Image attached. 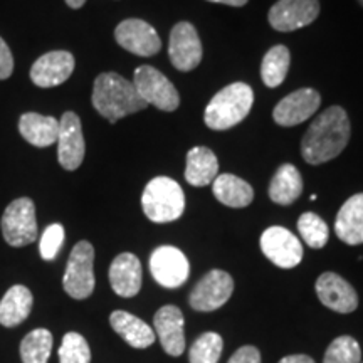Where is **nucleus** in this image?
<instances>
[{"label": "nucleus", "instance_id": "37", "mask_svg": "<svg viewBox=\"0 0 363 363\" xmlns=\"http://www.w3.org/2000/svg\"><path fill=\"white\" fill-rule=\"evenodd\" d=\"M207 2L224 4V6H230V7H242V6H246L249 0H207Z\"/></svg>", "mask_w": 363, "mask_h": 363}, {"label": "nucleus", "instance_id": "11", "mask_svg": "<svg viewBox=\"0 0 363 363\" xmlns=\"http://www.w3.org/2000/svg\"><path fill=\"white\" fill-rule=\"evenodd\" d=\"M261 249L272 264L283 269L296 267L303 259V246L299 239L279 225L269 227L262 233Z\"/></svg>", "mask_w": 363, "mask_h": 363}, {"label": "nucleus", "instance_id": "3", "mask_svg": "<svg viewBox=\"0 0 363 363\" xmlns=\"http://www.w3.org/2000/svg\"><path fill=\"white\" fill-rule=\"evenodd\" d=\"M254 103V93L246 83H233L220 89L203 113V121L211 130L224 131L246 120Z\"/></svg>", "mask_w": 363, "mask_h": 363}, {"label": "nucleus", "instance_id": "16", "mask_svg": "<svg viewBox=\"0 0 363 363\" xmlns=\"http://www.w3.org/2000/svg\"><path fill=\"white\" fill-rule=\"evenodd\" d=\"M316 294L326 308L337 313H353L358 308V294L353 286L337 272H323L316 281Z\"/></svg>", "mask_w": 363, "mask_h": 363}, {"label": "nucleus", "instance_id": "12", "mask_svg": "<svg viewBox=\"0 0 363 363\" xmlns=\"http://www.w3.org/2000/svg\"><path fill=\"white\" fill-rule=\"evenodd\" d=\"M320 16V0H279L269 11V24L279 33H293Z\"/></svg>", "mask_w": 363, "mask_h": 363}, {"label": "nucleus", "instance_id": "8", "mask_svg": "<svg viewBox=\"0 0 363 363\" xmlns=\"http://www.w3.org/2000/svg\"><path fill=\"white\" fill-rule=\"evenodd\" d=\"M233 291L234 281L229 272L212 269L195 284L189 296V303L195 311H214L229 301Z\"/></svg>", "mask_w": 363, "mask_h": 363}, {"label": "nucleus", "instance_id": "28", "mask_svg": "<svg viewBox=\"0 0 363 363\" xmlns=\"http://www.w3.org/2000/svg\"><path fill=\"white\" fill-rule=\"evenodd\" d=\"M52 350V335L45 328L33 330L21 343L22 363H48Z\"/></svg>", "mask_w": 363, "mask_h": 363}, {"label": "nucleus", "instance_id": "21", "mask_svg": "<svg viewBox=\"0 0 363 363\" xmlns=\"http://www.w3.org/2000/svg\"><path fill=\"white\" fill-rule=\"evenodd\" d=\"M111 328L125 340L130 347L145 350V348L152 347L155 342L157 335L152 330V326L140 320L138 316L131 315L126 311H113L110 316Z\"/></svg>", "mask_w": 363, "mask_h": 363}, {"label": "nucleus", "instance_id": "17", "mask_svg": "<svg viewBox=\"0 0 363 363\" xmlns=\"http://www.w3.org/2000/svg\"><path fill=\"white\" fill-rule=\"evenodd\" d=\"M74 56L67 51H52L40 56L30 67V79L39 88H54L71 78Z\"/></svg>", "mask_w": 363, "mask_h": 363}, {"label": "nucleus", "instance_id": "10", "mask_svg": "<svg viewBox=\"0 0 363 363\" xmlns=\"http://www.w3.org/2000/svg\"><path fill=\"white\" fill-rule=\"evenodd\" d=\"M57 160L67 172H74L84 160L86 145L79 116L74 111H66L59 120Z\"/></svg>", "mask_w": 363, "mask_h": 363}, {"label": "nucleus", "instance_id": "6", "mask_svg": "<svg viewBox=\"0 0 363 363\" xmlns=\"http://www.w3.org/2000/svg\"><path fill=\"white\" fill-rule=\"evenodd\" d=\"M2 234L9 246L24 247L38 239L35 206L29 197H21L9 203L2 216Z\"/></svg>", "mask_w": 363, "mask_h": 363}, {"label": "nucleus", "instance_id": "13", "mask_svg": "<svg viewBox=\"0 0 363 363\" xmlns=\"http://www.w3.org/2000/svg\"><path fill=\"white\" fill-rule=\"evenodd\" d=\"M169 56L179 71L189 72L201 65L202 43L197 29L190 22H179L170 33Z\"/></svg>", "mask_w": 363, "mask_h": 363}, {"label": "nucleus", "instance_id": "19", "mask_svg": "<svg viewBox=\"0 0 363 363\" xmlns=\"http://www.w3.org/2000/svg\"><path fill=\"white\" fill-rule=\"evenodd\" d=\"M142 276V262L131 252L118 254L110 266V284L121 298H133L140 293Z\"/></svg>", "mask_w": 363, "mask_h": 363}, {"label": "nucleus", "instance_id": "34", "mask_svg": "<svg viewBox=\"0 0 363 363\" xmlns=\"http://www.w3.org/2000/svg\"><path fill=\"white\" fill-rule=\"evenodd\" d=\"M13 71V57L6 40L0 38V79L11 78Z\"/></svg>", "mask_w": 363, "mask_h": 363}, {"label": "nucleus", "instance_id": "27", "mask_svg": "<svg viewBox=\"0 0 363 363\" xmlns=\"http://www.w3.org/2000/svg\"><path fill=\"white\" fill-rule=\"evenodd\" d=\"M289 49L286 45H274L266 52L261 65V78L267 88H278L288 76L289 71Z\"/></svg>", "mask_w": 363, "mask_h": 363}, {"label": "nucleus", "instance_id": "20", "mask_svg": "<svg viewBox=\"0 0 363 363\" xmlns=\"http://www.w3.org/2000/svg\"><path fill=\"white\" fill-rule=\"evenodd\" d=\"M335 233L348 246L363 244V194L348 199L338 211Z\"/></svg>", "mask_w": 363, "mask_h": 363}, {"label": "nucleus", "instance_id": "29", "mask_svg": "<svg viewBox=\"0 0 363 363\" xmlns=\"http://www.w3.org/2000/svg\"><path fill=\"white\" fill-rule=\"evenodd\" d=\"M224 342L219 333L207 331L199 337L189 348L190 363H217L222 355Z\"/></svg>", "mask_w": 363, "mask_h": 363}, {"label": "nucleus", "instance_id": "26", "mask_svg": "<svg viewBox=\"0 0 363 363\" xmlns=\"http://www.w3.org/2000/svg\"><path fill=\"white\" fill-rule=\"evenodd\" d=\"M303 192V179L291 163L281 165L269 184V199L279 206H289Z\"/></svg>", "mask_w": 363, "mask_h": 363}, {"label": "nucleus", "instance_id": "5", "mask_svg": "<svg viewBox=\"0 0 363 363\" xmlns=\"http://www.w3.org/2000/svg\"><path fill=\"white\" fill-rule=\"evenodd\" d=\"M94 247L88 240H81L72 247L66 264L62 286L74 299H86L94 291Z\"/></svg>", "mask_w": 363, "mask_h": 363}, {"label": "nucleus", "instance_id": "32", "mask_svg": "<svg viewBox=\"0 0 363 363\" xmlns=\"http://www.w3.org/2000/svg\"><path fill=\"white\" fill-rule=\"evenodd\" d=\"M59 363H91L89 345L83 335L74 331L65 335L59 348Z\"/></svg>", "mask_w": 363, "mask_h": 363}, {"label": "nucleus", "instance_id": "30", "mask_svg": "<svg viewBox=\"0 0 363 363\" xmlns=\"http://www.w3.org/2000/svg\"><path fill=\"white\" fill-rule=\"evenodd\" d=\"M298 230L301 238L311 249H321L328 242V225L320 216L313 212H305L298 219Z\"/></svg>", "mask_w": 363, "mask_h": 363}, {"label": "nucleus", "instance_id": "14", "mask_svg": "<svg viewBox=\"0 0 363 363\" xmlns=\"http://www.w3.org/2000/svg\"><path fill=\"white\" fill-rule=\"evenodd\" d=\"M115 39L121 48L136 56L150 57L162 49L157 30L142 19H126L115 29Z\"/></svg>", "mask_w": 363, "mask_h": 363}, {"label": "nucleus", "instance_id": "25", "mask_svg": "<svg viewBox=\"0 0 363 363\" xmlns=\"http://www.w3.org/2000/svg\"><path fill=\"white\" fill-rule=\"evenodd\" d=\"M212 190H214L216 199L220 203L233 208L247 207L254 199V190L246 180L230 174L217 175L212 182Z\"/></svg>", "mask_w": 363, "mask_h": 363}, {"label": "nucleus", "instance_id": "36", "mask_svg": "<svg viewBox=\"0 0 363 363\" xmlns=\"http://www.w3.org/2000/svg\"><path fill=\"white\" fill-rule=\"evenodd\" d=\"M279 363H315V360L308 355H289L281 358Z\"/></svg>", "mask_w": 363, "mask_h": 363}, {"label": "nucleus", "instance_id": "24", "mask_svg": "<svg viewBox=\"0 0 363 363\" xmlns=\"http://www.w3.org/2000/svg\"><path fill=\"white\" fill-rule=\"evenodd\" d=\"M33 293L22 284L12 286L0 299V325L12 328L21 325L33 310Z\"/></svg>", "mask_w": 363, "mask_h": 363}, {"label": "nucleus", "instance_id": "35", "mask_svg": "<svg viewBox=\"0 0 363 363\" xmlns=\"http://www.w3.org/2000/svg\"><path fill=\"white\" fill-rule=\"evenodd\" d=\"M227 363H261V353L252 345L240 347Z\"/></svg>", "mask_w": 363, "mask_h": 363}, {"label": "nucleus", "instance_id": "2", "mask_svg": "<svg viewBox=\"0 0 363 363\" xmlns=\"http://www.w3.org/2000/svg\"><path fill=\"white\" fill-rule=\"evenodd\" d=\"M93 106L111 125L148 106L131 81L118 72H101L93 86Z\"/></svg>", "mask_w": 363, "mask_h": 363}, {"label": "nucleus", "instance_id": "9", "mask_svg": "<svg viewBox=\"0 0 363 363\" xmlns=\"http://www.w3.org/2000/svg\"><path fill=\"white\" fill-rule=\"evenodd\" d=\"M150 272L163 288H180L189 279L187 256L174 246H160L150 256Z\"/></svg>", "mask_w": 363, "mask_h": 363}, {"label": "nucleus", "instance_id": "15", "mask_svg": "<svg viewBox=\"0 0 363 363\" xmlns=\"http://www.w3.org/2000/svg\"><path fill=\"white\" fill-rule=\"evenodd\" d=\"M320 103L321 98L318 91L311 88L298 89L276 104L272 118L281 126H296L310 120L320 108Z\"/></svg>", "mask_w": 363, "mask_h": 363}, {"label": "nucleus", "instance_id": "1", "mask_svg": "<svg viewBox=\"0 0 363 363\" xmlns=\"http://www.w3.org/2000/svg\"><path fill=\"white\" fill-rule=\"evenodd\" d=\"M352 126L347 111L331 106L316 116L303 136L301 155L311 165L333 160L350 142Z\"/></svg>", "mask_w": 363, "mask_h": 363}, {"label": "nucleus", "instance_id": "40", "mask_svg": "<svg viewBox=\"0 0 363 363\" xmlns=\"http://www.w3.org/2000/svg\"><path fill=\"white\" fill-rule=\"evenodd\" d=\"M362 363H363V362H362Z\"/></svg>", "mask_w": 363, "mask_h": 363}, {"label": "nucleus", "instance_id": "23", "mask_svg": "<svg viewBox=\"0 0 363 363\" xmlns=\"http://www.w3.org/2000/svg\"><path fill=\"white\" fill-rule=\"evenodd\" d=\"M219 175V162L216 153L207 147H195L187 153L185 180L194 187L211 185Z\"/></svg>", "mask_w": 363, "mask_h": 363}, {"label": "nucleus", "instance_id": "31", "mask_svg": "<svg viewBox=\"0 0 363 363\" xmlns=\"http://www.w3.org/2000/svg\"><path fill=\"white\" fill-rule=\"evenodd\" d=\"M323 363H362V348L353 337L335 338L326 348Z\"/></svg>", "mask_w": 363, "mask_h": 363}, {"label": "nucleus", "instance_id": "7", "mask_svg": "<svg viewBox=\"0 0 363 363\" xmlns=\"http://www.w3.org/2000/svg\"><path fill=\"white\" fill-rule=\"evenodd\" d=\"M133 84L147 104H153L162 111H175L180 104L179 91L167 76L152 66H140L135 71Z\"/></svg>", "mask_w": 363, "mask_h": 363}, {"label": "nucleus", "instance_id": "38", "mask_svg": "<svg viewBox=\"0 0 363 363\" xmlns=\"http://www.w3.org/2000/svg\"><path fill=\"white\" fill-rule=\"evenodd\" d=\"M66 4L71 9H81L86 4V0H66Z\"/></svg>", "mask_w": 363, "mask_h": 363}, {"label": "nucleus", "instance_id": "4", "mask_svg": "<svg viewBox=\"0 0 363 363\" xmlns=\"http://www.w3.org/2000/svg\"><path fill=\"white\" fill-rule=\"evenodd\" d=\"M145 216L157 224H167L180 219L185 211L184 190L169 177L150 180L142 195Z\"/></svg>", "mask_w": 363, "mask_h": 363}, {"label": "nucleus", "instance_id": "22", "mask_svg": "<svg viewBox=\"0 0 363 363\" xmlns=\"http://www.w3.org/2000/svg\"><path fill=\"white\" fill-rule=\"evenodd\" d=\"M19 131L27 143L45 148L57 142L59 121L54 116L24 113L19 120Z\"/></svg>", "mask_w": 363, "mask_h": 363}, {"label": "nucleus", "instance_id": "33", "mask_svg": "<svg viewBox=\"0 0 363 363\" xmlns=\"http://www.w3.org/2000/svg\"><path fill=\"white\" fill-rule=\"evenodd\" d=\"M65 242V227L61 224H51L40 235L39 252L44 261H54Z\"/></svg>", "mask_w": 363, "mask_h": 363}, {"label": "nucleus", "instance_id": "18", "mask_svg": "<svg viewBox=\"0 0 363 363\" xmlns=\"http://www.w3.org/2000/svg\"><path fill=\"white\" fill-rule=\"evenodd\" d=\"M184 313L174 305L162 306L153 318L155 335L160 340L162 348L170 357H180L185 352Z\"/></svg>", "mask_w": 363, "mask_h": 363}, {"label": "nucleus", "instance_id": "39", "mask_svg": "<svg viewBox=\"0 0 363 363\" xmlns=\"http://www.w3.org/2000/svg\"><path fill=\"white\" fill-rule=\"evenodd\" d=\"M358 2H360V6L363 7V0H358Z\"/></svg>", "mask_w": 363, "mask_h": 363}]
</instances>
